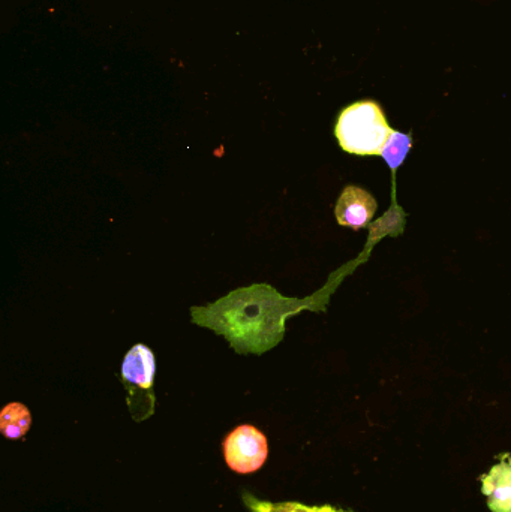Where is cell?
Masks as SVG:
<instances>
[{
	"label": "cell",
	"instance_id": "3",
	"mask_svg": "<svg viewBox=\"0 0 511 512\" xmlns=\"http://www.w3.org/2000/svg\"><path fill=\"white\" fill-rule=\"evenodd\" d=\"M267 439L252 426H240L224 441V456L228 468L237 474H252L266 463Z\"/></svg>",
	"mask_w": 511,
	"mask_h": 512
},
{
	"label": "cell",
	"instance_id": "5",
	"mask_svg": "<svg viewBox=\"0 0 511 512\" xmlns=\"http://www.w3.org/2000/svg\"><path fill=\"white\" fill-rule=\"evenodd\" d=\"M482 492L492 512H511V456L504 454L500 463L482 477Z\"/></svg>",
	"mask_w": 511,
	"mask_h": 512
},
{
	"label": "cell",
	"instance_id": "4",
	"mask_svg": "<svg viewBox=\"0 0 511 512\" xmlns=\"http://www.w3.org/2000/svg\"><path fill=\"white\" fill-rule=\"evenodd\" d=\"M336 219L342 227L362 230L377 213V201L365 189L347 186L336 204Z\"/></svg>",
	"mask_w": 511,
	"mask_h": 512
},
{
	"label": "cell",
	"instance_id": "7",
	"mask_svg": "<svg viewBox=\"0 0 511 512\" xmlns=\"http://www.w3.org/2000/svg\"><path fill=\"white\" fill-rule=\"evenodd\" d=\"M243 502L251 512H353L339 510L332 505L324 507H311V505L300 504V502H270L257 498L249 492L242 493Z\"/></svg>",
	"mask_w": 511,
	"mask_h": 512
},
{
	"label": "cell",
	"instance_id": "6",
	"mask_svg": "<svg viewBox=\"0 0 511 512\" xmlns=\"http://www.w3.org/2000/svg\"><path fill=\"white\" fill-rule=\"evenodd\" d=\"M32 417L21 403H9L0 412V432L5 438L20 439L29 432Z\"/></svg>",
	"mask_w": 511,
	"mask_h": 512
},
{
	"label": "cell",
	"instance_id": "8",
	"mask_svg": "<svg viewBox=\"0 0 511 512\" xmlns=\"http://www.w3.org/2000/svg\"><path fill=\"white\" fill-rule=\"evenodd\" d=\"M413 147V137L410 134H402V132L393 131L390 135L389 141L384 146L381 156H383L386 164L389 165L393 173L399 170V167L404 165L408 153Z\"/></svg>",
	"mask_w": 511,
	"mask_h": 512
},
{
	"label": "cell",
	"instance_id": "1",
	"mask_svg": "<svg viewBox=\"0 0 511 512\" xmlns=\"http://www.w3.org/2000/svg\"><path fill=\"white\" fill-rule=\"evenodd\" d=\"M339 146L351 155H381L393 129L383 108L374 101H360L342 111L335 129Z\"/></svg>",
	"mask_w": 511,
	"mask_h": 512
},
{
	"label": "cell",
	"instance_id": "2",
	"mask_svg": "<svg viewBox=\"0 0 511 512\" xmlns=\"http://www.w3.org/2000/svg\"><path fill=\"white\" fill-rule=\"evenodd\" d=\"M153 376L155 358L152 351L147 346L135 345L123 360L122 381L128 391L129 412L137 423L155 414Z\"/></svg>",
	"mask_w": 511,
	"mask_h": 512
}]
</instances>
